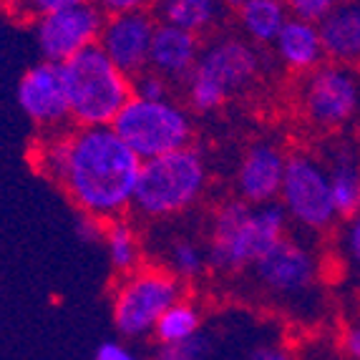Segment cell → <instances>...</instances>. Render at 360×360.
<instances>
[{
  "label": "cell",
  "mask_w": 360,
  "mask_h": 360,
  "mask_svg": "<svg viewBox=\"0 0 360 360\" xmlns=\"http://www.w3.org/2000/svg\"><path fill=\"white\" fill-rule=\"evenodd\" d=\"M73 127H111L134 96V78L116 68L98 46L60 63Z\"/></svg>",
  "instance_id": "5b68a950"
},
{
  "label": "cell",
  "mask_w": 360,
  "mask_h": 360,
  "mask_svg": "<svg viewBox=\"0 0 360 360\" xmlns=\"http://www.w3.org/2000/svg\"><path fill=\"white\" fill-rule=\"evenodd\" d=\"M172 89L174 84L164 78L162 73L146 68L144 73L134 76V96L146 98V101H164V98H172Z\"/></svg>",
  "instance_id": "d4e9b609"
},
{
  "label": "cell",
  "mask_w": 360,
  "mask_h": 360,
  "mask_svg": "<svg viewBox=\"0 0 360 360\" xmlns=\"http://www.w3.org/2000/svg\"><path fill=\"white\" fill-rule=\"evenodd\" d=\"M98 11L111 18V15H129V13H151L156 0H91Z\"/></svg>",
  "instance_id": "f1b7e54d"
},
{
  "label": "cell",
  "mask_w": 360,
  "mask_h": 360,
  "mask_svg": "<svg viewBox=\"0 0 360 360\" xmlns=\"http://www.w3.org/2000/svg\"><path fill=\"white\" fill-rule=\"evenodd\" d=\"M280 66H285L292 73H312L328 60L323 49V38H320L318 23H307V20L290 18L280 36L270 46Z\"/></svg>",
  "instance_id": "e0dca14e"
},
{
  "label": "cell",
  "mask_w": 360,
  "mask_h": 360,
  "mask_svg": "<svg viewBox=\"0 0 360 360\" xmlns=\"http://www.w3.org/2000/svg\"><path fill=\"white\" fill-rule=\"evenodd\" d=\"M219 3H222V6L227 8V11H237V8H240L242 3H245V0H219Z\"/></svg>",
  "instance_id": "d6a6232c"
},
{
  "label": "cell",
  "mask_w": 360,
  "mask_h": 360,
  "mask_svg": "<svg viewBox=\"0 0 360 360\" xmlns=\"http://www.w3.org/2000/svg\"><path fill=\"white\" fill-rule=\"evenodd\" d=\"M300 106L305 119L320 131H338L350 124L360 108V81L355 71L325 60L305 76Z\"/></svg>",
  "instance_id": "30bf717a"
},
{
  "label": "cell",
  "mask_w": 360,
  "mask_h": 360,
  "mask_svg": "<svg viewBox=\"0 0 360 360\" xmlns=\"http://www.w3.org/2000/svg\"><path fill=\"white\" fill-rule=\"evenodd\" d=\"M36 169L60 186L84 217L111 222L134 210L141 159L114 127H68L41 134Z\"/></svg>",
  "instance_id": "6da1fadb"
},
{
  "label": "cell",
  "mask_w": 360,
  "mask_h": 360,
  "mask_svg": "<svg viewBox=\"0 0 360 360\" xmlns=\"http://www.w3.org/2000/svg\"><path fill=\"white\" fill-rule=\"evenodd\" d=\"M15 98H18V106L25 119L41 134L73 127L66 84H63V73H60L58 63H51V60L33 63L18 78Z\"/></svg>",
  "instance_id": "7c38bea8"
},
{
  "label": "cell",
  "mask_w": 360,
  "mask_h": 360,
  "mask_svg": "<svg viewBox=\"0 0 360 360\" xmlns=\"http://www.w3.org/2000/svg\"><path fill=\"white\" fill-rule=\"evenodd\" d=\"M328 60L340 66L360 63V0H340L318 23Z\"/></svg>",
  "instance_id": "2e32d148"
},
{
  "label": "cell",
  "mask_w": 360,
  "mask_h": 360,
  "mask_svg": "<svg viewBox=\"0 0 360 360\" xmlns=\"http://www.w3.org/2000/svg\"><path fill=\"white\" fill-rule=\"evenodd\" d=\"M234 13L242 28V38L257 49H270L290 20L283 0H245Z\"/></svg>",
  "instance_id": "d6986e66"
},
{
  "label": "cell",
  "mask_w": 360,
  "mask_h": 360,
  "mask_svg": "<svg viewBox=\"0 0 360 360\" xmlns=\"http://www.w3.org/2000/svg\"><path fill=\"white\" fill-rule=\"evenodd\" d=\"M94 360H151L144 353L134 350L124 340H103L94 353Z\"/></svg>",
  "instance_id": "f546056e"
},
{
  "label": "cell",
  "mask_w": 360,
  "mask_h": 360,
  "mask_svg": "<svg viewBox=\"0 0 360 360\" xmlns=\"http://www.w3.org/2000/svg\"><path fill=\"white\" fill-rule=\"evenodd\" d=\"M227 8L219 0H156L154 18L159 23L176 25V28L205 38L222 23Z\"/></svg>",
  "instance_id": "ac0fdd59"
},
{
  "label": "cell",
  "mask_w": 360,
  "mask_h": 360,
  "mask_svg": "<svg viewBox=\"0 0 360 360\" xmlns=\"http://www.w3.org/2000/svg\"><path fill=\"white\" fill-rule=\"evenodd\" d=\"M210 162L197 146L141 162L134 212L144 219H172L186 214L210 192Z\"/></svg>",
  "instance_id": "3957f363"
},
{
  "label": "cell",
  "mask_w": 360,
  "mask_h": 360,
  "mask_svg": "<svg viewBox=\"0 0 360 360\" xmlns=\"http://www.w3.org/2000/svg\"><path fill=\"white\" fill-rule=\"evenodd\" d=\"M340 252L348 267L360 277V212L345 219L340 232Z\"/></svg>",
  "instance_id": "4316f807"
},
{
  "label": "cell",
  "mask_w": 360,
  "mask_h": 360,
  "mask_svg": "<svg viewBox=\"0 0 360 360\" xmlns=\"http://www.w3.org/2000/svg\"><path fill=\"white\" fill-rule=\"evenodd\" d=\"M111 127L141 162L192 146L194 139L192 111L174 98L146 101L131 96Z\"/></svg>",
  "instance_id": "52a82bcc"
},
{
  "label": "cell",
  "mask_w": 360,
  "mask_h": 360,
  "mask_svg": "<svg viewBox=\"0 0 360 360\" xmlns=\"http://www.w3.org/2000/svg\"><path fill=\"white\" fill-rule=\"evenodd\" d=\"M245 360H295V355L280 342H262V345H255L245 355Z\"/></svg>",
  "instance_id": "4dcf8cb0"
},
{
  "label": "cell",
  "mask_w": 360,
  "mask_h": 360,
  "mask_svg": "<svg viewBox=\"0 0 360 360\" xmlns=\"http://www.w3.org/2000/svg\"><path fill=\"white\" fill-rule=\"evenodd\" d=\"M91 0H13V8L18 13L20 18L25 20H38L43 15H51V13L66 11L73 6H84Z\"/></svg>",
  "instance_id": "484cf974"
},
{
  "label": "cell",
  "mask_w": 360,
  "mask_h": 360,
  "mask_svg": "<svg viewBox=\"0 0 360 360\" xmlns=\"http://www.w3.org/2000/svg\"><path fill=\"white\" fill-rule=\"evenodd\" d=\"M103 20L106 15L94 3L73 6L33 20V36H36V46L43 60L60 66L81 51L98 46Z\"/></svg>",
  "instance_id": "8fae6325"
},
{
  "label": "cell",
  "mask_w": 360,
  "mask_h": 360,
  "mask_svg": "<svg viewBox=\"0 0 360 360\" xmlns=\"http://www.w3.org/2000/svg\"><path fill=\"white\" fill-rule=\"evenodd\" d=\"M283 3L288 8L290 18L307 20V23H320L340 0H283Z\"/></svg>",
  "instance_id": "83f0119b"
},
{
  "label": "cell",
  "mask_w": 360,
  "mask_h": 360,
  "mask_svg": "<svg viewBox=\"0 0 360 360\" xmlns=\"http://www.w3.org/2000/svg\"><path fill=\"white\" fill-rule=\"evenodd\" d=\"M290 219L280 202L247 205L240 197L217 207L207 227L210 270L219 275L250 272L280 240L288 237Z\"/></svg>",
  "instance_id": "7a4b0ae2"
},
{
  "label": "cell",
  "mask_w": 360,
  "mask_h": 360,
  "mask_svg": "<svg viewBox=\"0 0 360 360\" xmlns=\"http://www.w3.org/2000/svg\"><path fill=\"white\" fill-rule=\"evenodd\" d=\"M207 355H210V338L202 333V335L181 342L154 345L151 360H207Z\"/></svg>",
  "instance_id": "cb8c5ba5"
},
{
  "label": "cell",
  "mask_w": 360,
  "mask_h": 360,
  "mask_svg": "<svg viewBox=\"0 0 360 360\" xmlns=\"http://www.w3.org/2000/svg\"><path fill=\"white\" fill-rule=\"evenodd\" d=\"M340 350L348 360H360V323L348 325L340 335Z\"/></svg>",
  "instance_id": "1f68e13d"
},
{
  "label": "cell",
  "mask_w": 360,
  "mask_h": 360,
  "mask_svg": "<svg viewBox=\"0 0 360 360\" xmlns=\"http://www.w3.org/2000/svg\"><path fill=\"white\" fill-rule=\"evenodd\" d=\"M184 297V283L164 267L144 264L124 275L111 295V318L124 340H144L156 330V323L169 307Z\"/></svg>",
  "instance_id": "8992f818"
},
{
  "label": "cell",
  "mask_w": 360,
  "mask_h": 360,
  "mask_svg": "<svg viewBox=\"0 0 360 360\" xmlns=\"http://www.w3.org/2000/svg\"><path fill=\"white\" fill-rule=\"evenodd\" d=\"M328 167V179H330L333 202L340 219H350L360 212V164L353 151L340 149L330 159Z\"/></svg>",
  "instance_id": "44dd1931"
},
{
  "label": "cell",
  "mask_w": 360,
  "mask_h": 360,
  "mask_svg": "<svg viewBox=\"0 0 360 360\" xmlns=\"http://www.w3.org/2000/svg\"><path fill=\"white\" fill-rule=\"evenodd\" d=\"M156 30L154 13H129L103 20L98 49L127 76H139L149 68L151 38Z\"/></svg>",
  "instance_id": "4fadbf2b"
},
{
  "label": "cell",
  "mask_w": 360,
  "mask_h": 360,
  "mask_svg": "<svg viewBox=\"0 0 360 360\" xmlns=\"http://www.w3.org/2000/svg\"><path fill=\"white\" fill-rule=\"evenodd\" d=\"M259 49L240 36H214L202 46L194 71L184 81V106L192 114H214L259 78Z\"/></svg>",
  "instance_id": "277c9868"
},
{
  "label": "cell",
  "mask_w": 360,
  "mask_h": 360,
  "mask_svg": "<svg viewBox=\"0 0 360 360\" xmlns=\"http://www.w3.org/2000/svg\"><path fill=\"white\" fill-rule=\"evenodd\" d=\"M280 207L288 214L290 224L302 232L323 234L340 219L333 202L328 167L305 151L288 156V169L280 186Z\"/></svg>",
  "instance_id": "ba28073f"
},
{
  "label": "cell",
  "mask_w": 360,
  "mask_h": 360,
  "mask_svg": "<svg viewBox=\"0 0 360 360\" xmlns=\"http://www.w3.org/2000/svg\"><path fill=\"white\" fill-rule=\"evenodd\" d=\"M164 270H169L179 283H197L199 277L210 272V257H207V245L197 242L194 237H172L164 250Z\"/></svg>",
  "instance_id": "7402d4cb"
},
{
  "label": "cell",
  "mask_w": 360,
  "mask_h": 360,
  "mask_svg": "<svg viewBox=\"0 0 360 360\" xmlns=\"http://www.w3.org/2000/svg\"><path fill=\"white\" fill-rule=\"evenodd\" d=\"M202 325H205L202 307L189 300V297H181L179 302H174V305L164 312L162 320L156 323V330L151 338H154L156 345L181 342V340H189V338L202 335Z\"/></svg>",
  "instance_id": "603a6c76"
},
{
  "label": "cell",
  "mask_w": 360,
  "mask_h": 360,
  "mask_svg": "<svg viewBox=\"0 0 360 360\" xmlns=\"http://www.w3.org/2000/svg\"><path fill=\"white\" fill-rule=\"evenodd\" d=\"M202 46H205L202 38L194 36V33H186L176 25H167L156 20L154 38H151L149 68L162 73L172 84H184L197 66Z\"/></svg>",
  "instance_id": "9a60e30c"
},
{
  "label": "cell",
  "mask_w": 360,
  "mask_h": 360,
  "mask_svg": "<svg viewBox=\"0 0 360 360\" xmlns=\"http://www.w3.org/2000/svg\"><path fill=\"white\" fill-rule=\"evenodd\" d=\"M250 275L259 292L272 300L300 302L318 290L320 259L310 245L288 234L255 264Z\"/></svg>",
  "instance_id": "9c48e42d"
},
{
  "label": "cell",
  "mask_w": 360,
  "mask_h": 360,
  "mask_svg": "<svg viewBox=\"0 0 360 360\" xmlns=\"http://www.w3.org/2000/svg\"><path fill=\"white\" fill-rule=\"evenodd\" d=\"M103 250L111 270L119 277L131 275L139 267H144V242L141 234L129 219H111L103 224Z\"/></svg>",
  "instance_id": "ffe728a7"
},
{
  "label": "cell",
  "mask_w": 360,
  "mask_h": 360,
  "mask_svg": "<svg viewBox=\"0 0 360 360\" xmlns=\"http://www.w3.org/2000/svg\"><path fill=\"white\" fill-rule=\"evenodd\" d=\"M288 156L275 141H255L242 151L234 169V189L247 205H270L280 197Z\"/></svg>",
  "instance_id": "5bb4252c"
}]
</instances>
